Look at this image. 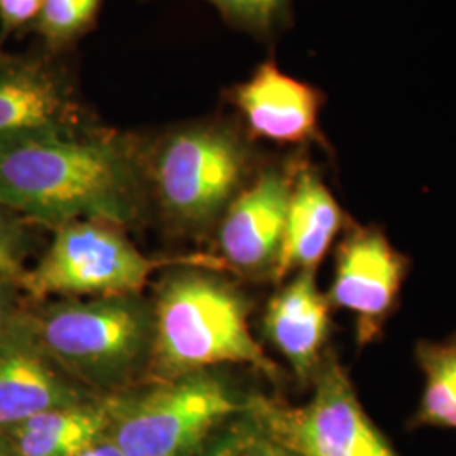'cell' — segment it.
Returning <instances> with one entry per match:
<instances>
[{"label":"cell","mask_w":456,"mask_h":456,"mask_svg":"<svg viewBox=\"0 0 456 456\" xmlns=\"http://www.w3.org/2000/svg\"><path fill=\"white\" fill-rule=\"evenodd\" d=\"M146 188L142 149L127 135L90 126L0 142V207L45 225L127 227Z\"/></svg>","instance_id":"6da1fadb"},{"label":"cell","mask_w":456,"mask_h":456,"mask_svg":"<svg viewBox=\"0 0 456 456\" xmlns=\"http://www.w3.org/2000/svg\"><path fill=\"white\" fill-rule=\"evenodd\" d=\"M247 303L212 269L181 265L164 277L152 305L151 367L159 379L244 363L276 377L277 367L254 340Z\"/></svg>","instance_id":"7a4b0ae2"},{"label":"cell","mask_w":456,"mask_h":456,"mask_svg":"<svg viewBox=\"0 0 456 456\" xmlns=\"http://www.w3.org/2000/svg\"><path fill=\"white\" fill-rule=\"evenodd\" d=\"M31 318L49 357L85 387L115 389L151 367L154 316L141 294L69 297Z\"/></svg>","instance_id":"3957f363"},{"label":"cell","mask_w":456,"mask_h":456,"mask_svg":"<svg viewBox=\"0 0 456 456\" xmlns=\"http://www.w3.org/2000/svg\"><path fill=\"white\" fill-rule=\"evenodd\" d=\"M250 149L225 122L176 127L144 154L146 186L161 212L186 228L218 220L245 188Z\"/></svg>","instance_id":"277c9868"},{"label":"cell","mask_w":456,"mask_h":456,"mask_svg":"<svg viewBox=\"0 0 456 456\" xmlns=\"http://www.w3.org/2000/svg\"><path fill=\"white\" fill-rule=\"evenodd\" d=\"M107 406L105 440L126 456H191L218 424L247 409L210 370L161 379Z\"/></svg>","instance_id":"5b68a950"},{"label":"cell","mask_w":456,"mask_h":456,"mask_svg":"<svg viewBox=\"0 0 456 456\" xmlns=\"http://www.w3.org/2000/svg\"><path fill=\"white\" fill-rule=\"evenodd\" d=\"M166 265L215 271L224 264L205 256L149 259L120 227L100 220H80L56 228L48 252L33 271H26L19 286L37 299L139 294L154 271Z\"/></svg>","instance_id":"8992f818"},{"label":"cell","mask_w":456,"mask_h":456,"mask_svg":"<svg viewBox=\"0 0 456 456\" xmlns=\"http://www.w3.org/2000/svg\"><path fill=\"white\" fill-rule=\"evenodd\" d=\"M247 409L271 440L299 456H397L369 419L335 359L320 367L314 394L301 408L254 397Z\"/></svg>","instance_id":"52a82bcc"},{"label":"cell","mask_w":456,"mask_h":456,"mask_svg":"<svg viewBox=\"0 0 456 456\" xmlns=\"http://www.w3.org/2000/svg\"><path fill=\"white\" fill-rule=\"evenodd\" d=\"M90 126L73 78L48 54L0 51V142Z\"/></svg>","instance_id":"ba28073f"},{"label":"cell","mask_w":456,"mask_h":456,"mask_svg":"<svg viewBox=\"0 0 456 456\" xmlns=\"http://www.w3.org/2000/svg\"><path fill=\"white\" fill-rule=\"evenodd\" d=\"M88 399L86 387L49 357L36 335L33 318L19 313L0 335V428Z\"/></svg>","instance_id":"9c48e42d"},{"label":"cell","mask_w":456,"mask_h":456,"mask_svg":"<svg viewBox=\"0 0 456 456\" xmlns=\"http://www.w3.org/2000/svg\"><path fill=\"white\" fill-rule=\"evenodd\" d=\"M404 259L375 228H357L337 254L330 303L357 316L359 342L374 340L401 291Z\"/></svg>","instance_id":"30bf717a"},{"label":"cell","mask_w":456,"mask_h":456,"mask_svg":"<svg viewBox=\"0 0 456 456\" xmlns=\"http://www.w3.org/2000/svg\"><path fill=\"white\" fill-rule=\"evenodd\" d=\"M293 178L277 167L264 169L228 205L218 230L224 264L248 274L274 271Z\"/></svg>","instance_id":"8fae6325"},{"label":"cell","mask_w":456,"mask_h":456,"mask_svg":"<svg viewBox=\"0 0 456 456\" xmlns=\"http://www.w3.org/2000/svg\"><path fill=\"white\" fill-rule=\"evenodd\" d=\"M227 97L252 137L277 144H303L320 137L323 94L284 73L271 60L235 85Z\"/></svg>","instance_id":"7c38bea8"},{"label":"cell","mask_w":456,"mask_h":456,"mask_svg":"<svg viewBox=\"0 0 456 456\" xmlns=\"http://www.w3.org/2000/svg\"><path fill=\"white\" fill-rule=\"evenodd\" d=\"M264 326L269 340L301 379L318 370L330 330V299L320 293L314 271L297 273L271 299Z\"/></svg>","instance_id":"4fadbf2b"},{"label":"cell","mask_w":456,"mask_h":456,"mask_svg":"<svg viewBox=\"0 0 456 456\" xmlns=\"http://www.w3.org/2000/svg\"><path fill=\"white\" fill-rule=\"evenodd\" d=\"M343 212L323 180L308 167L294 171L281 252L273 274L314 271L342 228Z\"/></svg>","instance_id":"5bb4252c"},{"label":"cell","mask_w":456,"mask_h":456,"mask_svg":"<svg viewBox=\"0 0 456 456\" xmlns=\"http://www.w3.org/2000/svg\"><path fill=\"white\" fill-rule=\"evenodd\" d=\"M110 424L107 399L46 409L11 429L17 456H77L105 440Z\"/></svg>","instance_id":"9a60e30c"},{"label":"cell","mask_w":456,"mask_h":456,"mask_svg":"<svg viewBox=\"0 0 456 456\" xmlns=\"http://www.w3.org/2000/svg\"><path fill=\"white\" fill-rule=\"evenodd\" d=\"M426 374L418 423L456 429V340L419 350Z\"/></svg>","instance_id":"2e32d148"},{"label":"cell","mask_w":456,"mask_h":456,"mask_svg":"<svg viewBox=\"0 0 456 456\" xmlns=\"http://www.w3.org/2000/svg\"><path fill=\"white\" fill-rule=\"evenodd\" d=\"M102 4L103 0H45L34 33L51 53L68 48L95 26Z\"/></svg>","instance_id":"e0dca14e"},{"label":"cell","mask_w":456,"mask_h":456,"mask_svg":"<svg viewBox=\"0 0 456 456\" xmlns=\"http://www.w3.org/2000/svg\"><path fill=\"white\" fill-rule=\"evenodd\" d=\"M237 29L267 37L276 33L289 14L293 0H205Z\"/></svg>","instance_id":"ac0fdd59"},{"label":"cell","mask_w":456,"mask_h":456,"mask_svg":"<svg viewBox=\"0 0 456 456\" xmlns=\"http://www.w3.org/2000/svg\"><path fill=\"white\" fill-rule=\"evenodd\" d=\"M0 207V279L16 282L26 274L22 265V237L14 220Z\"/></svg>","instance_id":"d6986e66"},{"label":"cell","mask_w":456,"mask_h":456,"mask_svg":"<svg viewBox=\"0 0 456 456\" xmlns=\"http://www.w3.org/2000/svg\"><path fill=\"white\" fill-rule=\"evenodd\" d=\"M45 0H0V43L11 34L33 26Z\"/></svg>","instance_id":"ffe728a7"},{"label":"cell","mask_w":456,"mask_h":456,"mask_svg":"<svg viewBox=\"0 0 456 456\" xmlns=\"http://www.w3.org/2000/svg\"><path fill=\"white\" fill-rule=\"evenodd\" d=\"M237 456H299L296 455L286 446L279 444L277 441L271 440L262 431L256 428L247 426L244 441L237 452Z\"/></svg>","instance_id":"44dd1931"},{"label":"cell","mask_w":456,"mask_h":456,"mask_svg":"<svg viewBox=\"0 0 456 456\" xmlns=\"http://www.w3.org/2000/svg\"><path fill=\"white\" fill-rule=\"evenodd\" d=\"M16 282L0 279V335L19 316L16 310Z\"/></svg>","instance_id":"7402d4cb"},{"label":"cell","mask_w":456,"mask_h":456,"mask_svg":"<svg viewBox=\"0 0 456 456\" xmlns=\"http://www.w3.org/2000/svg\"><path fill=\"white\" fill-rule=\"evenodd\" d=\"M247 426H240L227 435L213 441L212 446L198 456H237V452L244 441Z\"/></svg>","instance_id":"603a6c76"},{"label":"cell","mask_w":456,"mask_h":456,"mask_svg":"<svg viewBox=\"0 0 456 456\" xmlns=\"http://www.w3.org/2000/svg\"><path fill=\"white\" fill-rule=\"evenodd\" d=\"M77 456H126L117 446H115L112 441L103 440L90 446L88 450L82 452L80 455Z\"/></svg>","instance_id":"cb8c5ba5"},{"label":"cell","mask_w":456,"mask_h":456,"mask_svg":"<svg viewBox=\"0 0 456 456\" xmlns=\"http://www.w3.org/2000/svg\"><path fill=\"white\" fill-rule=\"evenodd\" d=\"M0 456H9L7 455V452L4 450V446H2V444H0Z\"/></svg>","instance_id":"d4e9b609"}]
</instances>
